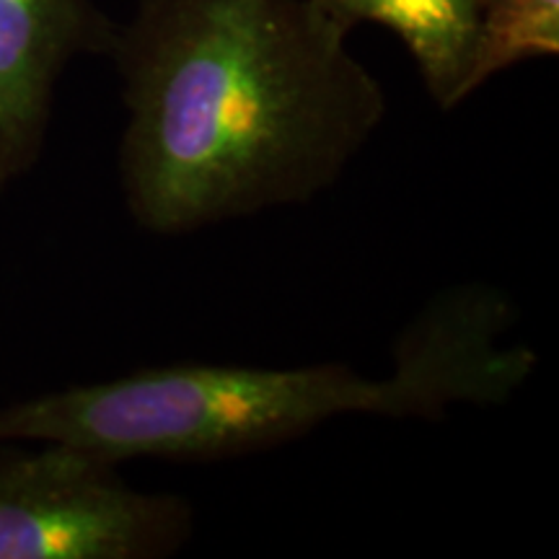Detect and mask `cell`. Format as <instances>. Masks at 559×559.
Here are the masks:
<instances>
[{
	"instance_id": "3957f363",
	"label": "cell",
	"mask_w": 559,
	"mask_h": 559,
	"mask_svg": "<svg viewBox=\"0 0 559 559\" xmlns=\"http://www.w3.org/2000/svg\"><path fill=\"white\" fill-rule=\"evenodd\" d=\"M192 531L190 500L140 492L117 461L55 440L0 443V559H166Z\"/></svg>"
},
{
	"instance_id": "7a4b0ae2",
	"label": "cell",
	"mask_w": 559,
	"mask_h": 559,
	"mask_svg": "<svg viewBox=\"0 0 559 559\" xmlns=\"http://www.w3.org/2000/svg\"><path fill=\"white\" fill-rule=\"evenodd\" d=\"M513 304L489 285L440 293L394 345V370L368 379L345 362L251 368L174 362L0 407V443L55 440L124 464L221 461L304 438L345 415L443 419L459 404L498 407L539 355L506 345Z\"/></svg>"
},
{
	"instance_id": "6da1fadb",
	"label": "cell",
	"mask_w": 559,
	"mask_h": 559,
	"mask_svg": "<svg viewBox=\"0 0 559 559\" xmlns=\"http://www.w3.org/2000/svg\"><path fill=\"white\" fill-rule=\"evenodd\" d=\"M109 55L130 218L181 236L326 192L386 94L309 0H140Z\"/></svg>"
},
{
	"instance_id": "5b68a950",
	"label": "cell",
	"mask_w": 559,
	"mask_h": 559,
	"mask_svg": "<svg viewBox=\"0 0 559 559\" xmlns=\"http://www.w3.org/2000/svg\"><path fill=\"white\" fill-rule=\"evenodd\" d=\"M349 34L362 21L386 26L415 58L425 88L449 111L474 91L477 0H309Z\"/></svg>"
},
{
	"instance_id": "8992f818",
	"label": "cell",
	"mask_w": 559,
	"mask_h": 559,
	"mask_svg": "<svg viewBox=\"0 0 559 559\" xmlns=\"http://www.w3.org/2000/svg\"><path fill=\"white\" fill-rule=\"evenodd\" d=\"M559 52V0H477L474 88L513 62Z\"/></svg>"
},
{
	"instance_id": "277c9868",
	"label": "cell",
	"mask_w": 559,
	"mask_h": 559,
	"mask_svg": "<svg viewBox=\"0 0 559 559\" xmlns=\"http://www.w3.org/2000/svg\"><path fill=\"white\" fill-rule=\"evenodd\" d=\"M115 26L91 0H0V190L45 151L55 88L83 50L109 52Z\"/></svg>"
}]
</instances>
